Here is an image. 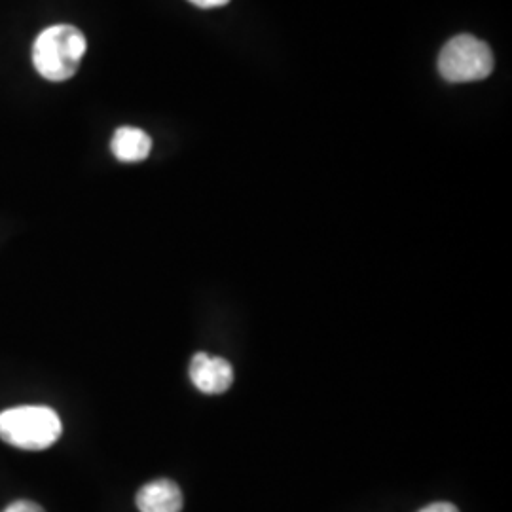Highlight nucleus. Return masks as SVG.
I'll list each match as a JSON object with an SVG mask.
<instances>
[{"label":"nucleus","instance_id":"1","mask_svg":"<svg viewBox=\"0 0 512 512\" xmlns=\"http://www.w3.org/2000/svg\"><path fill=\"white\" fill-rule=\"evenodd\" d=\"M88 42L73 25L44 29L33 46V63L38 74L50 82H65L80 69Z\"/></svg>","mask_w":512,"mask_h":512},{"label":"nucleus","instance_id":"2","mask_svg":"<svg viewBox=\"0 0 512 512\" xmlns=\"http://www.w3.org/2000/svg\"><path fill=\"white\" fill-rule=\"evenodd\" d=\"M61 433L63 425L52 408L16 406L0 412V439L21 450H46Z\"/></svg>","mask_w":512,"mask_h":512},{"label":"nucleus","instance_id":"3","mask_svg":"<svg viewBox=\"0 0 512 512\" xmlns=\"http://www.w3.org/2000/svg\"><path fill=\"white\" fill-rule=\"evenodd\" d=\"M492 71L494 54L490 46L473 35H458L440 50L439 73L446 82H478L488 78Z\"/></svg>","mask_w":512,"mask_h":512},{"label":"nucleus","instance_id":"4","mask_svg":"<svg viewBox=\"0 0 512 512\" xmlns=\"http://www.w3.org/2000/svg\"><path fill=\"white\" fill-rule=\"evenodd\" d=\"M190 380L202 393L219 395L234 382V370L228 361L196 353L190 363Z\"/></svg>","mask_w":512,"mask_h":512},{"label":"nucleus","instance_id":"5","mask_svg":"<svg viewBox=\"0 0 512 512\" xmlns=\"http://www.w3.org/2000/svg\"><path fill=\"white\" fill-rule=\"evenodd\" d=\"M135 503L141 512H181L183 492L173 480L160 478L143 486L135 497Z\"/></svg>","mask_w":512,"mask_h":512},{"label":"nucleus","instance_id":"6","mask_svg":"<svg viewBox=\"0 0 512 512\" xmlns=\"http://www.w3.org/2000/svg\"><path fill=\"white\" fill-rule=\"evenodd\" d=\"M110 148L116 160L124 164H137L147 160L152 150V139L143 129L126 126V128L116 129Z\"/></svg>","mask_w":512,"mask_h":512},{"label":"nucleus","instance_id":"7","mask_svg":"<svg viewBox=\"0 0 512 512\" xmlns=\"http://www.w3.org/2000/svg\"><path fill=\"white\" fill-rule=\"evenodd\" d=\"M2 512H46L38 503L33 501H16L12 505H8Z\"/></svg>","mask_w":512,"mask_h":512},{"label":"nucleus","instance_id":"8","mask_svg":"<svg viewBox=\"0 0 512 512\" xmlns=\"http://www.w3.org/2000/svg\"><path fill=\"white\" fill-rule=\"evenodd\" d=\"M420 512H459L456 505L452 503H433V505H427L423 507Z\"/></svg>","mask_w":512,"mask_h":512},{"label":"nucleus","instance_id":"9","mask_svg":"<svg viewBox=\"0 0 512 512\" xmlns=\"http://www.w3.org/2000/svg\"><path fill=\"white\" fill-rule=\"evenodd\" d=\"M190 2L200 8H205V10H211V8H220V6L228 4L230 0H190Z\"/></svg>","mask_w":512,"mask_h":512}]
</instances>
